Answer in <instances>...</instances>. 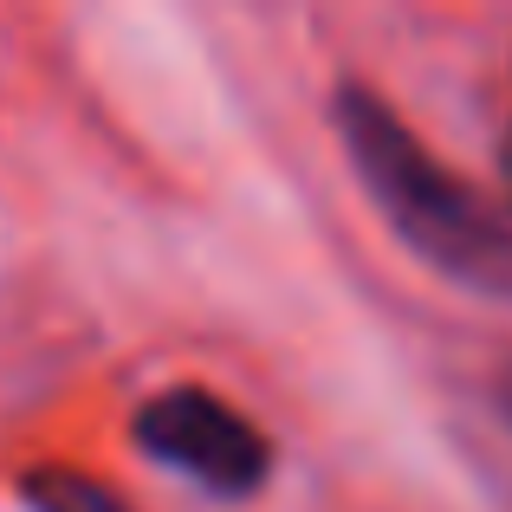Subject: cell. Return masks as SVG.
Returning <instances> with one entry per match:
<instances>
[{"mask_svg":"<svg viewBox=\"0 0 512 512\" xmlns=\"http://www.w3.org/2000/svg\"><path fill=\"white\" fill-rule=\"evenodd\" d=\"M338 137L389 234L448 286L512 305V214L461 182L370 85H338Z\"/></svg>","mask_w":512,"mask_h":512,"instance_id":"6da1fadb","label":"cell"},{"mask_svg":"<svg viewBox=\"0 0 512 512\" xmlns=\"http://www.w3.org/2000/svg\"><path fill=\"white\" fill-rule=\"evenodd\" d=\"M130 435L156 467H169L175 480H188L208 500H253L273 474L266 435L227 396L201 383H175L163 396H150L130 422Z\"/></svg>","mask_w":512,"mask_h":512,"instance_id":"7a4b0ae2","label":"cell"},{"mask_svg":"<svg viewBox=\"0 0 512 512\" xmlns=\"http://www.w3.org/2000/svg\"><path fill=\"white\" fill-rule=\"evenodd\" d=\"M26 506L33 512H137L124 493H111L104 480L78 474V467H39V474H26Z\"/></svg>","mask_w":512,"mask_h":512,"instance_id":"3957f363","label":"cell"}]
</instances>
